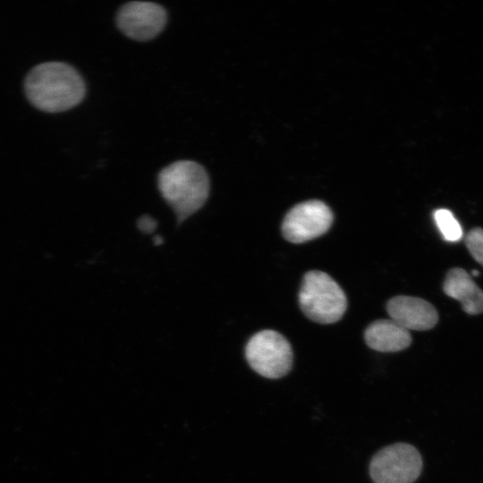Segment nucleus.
Masks as SVG:
<instances>
[{"label":"nucleus","instance_id":"obj_13","mask_svg":"<svg viewBox=\"0 0 483 483\" xmlns=\"http://www.w3.org/2000/svg\"><path fill=\"white\" fill-rule=\"evenodd\" d=\"M156 226L157 222L148 216H143L138 221V227L144 233H152Z\"/></svg>","mask_w":483,"mask_h":483},{"label":"nucleus","instance_id":"obj_9","mask_svg":"<svg viewBox=\"0 0 483 483\" xmlns=\"http://www.w3.org/2000/svg\"><path fill=\"white\" fill-rule=\"evenodd\" d=\"M443 289L446 295L459 301L470 315L483 312V291L464 269L455 267L447 273Z\"/></svg>","mask_w":483,"mask_h":483},{"label":"nucleus","instance_id":"obj_15","mask_svg":"<svg viewBox=\"0 0 483 483\" xmlns=\"http://www.w3.org/2000/svg\"><path fill=\"white\" fill-rule=\"evenodd\" d=\"M479 273L477 270H473L471 273L472 275H479Z\"/></svg>","mask_w":483,"mask_h":483},{"label":"nucleus","instance_id":"obj_10","mask_svg":"<svg viewBox=\"0 0 483 483\" xmlns=\"http://www.w3.org/2000/svg\"><path fill=\"white\" fill-rule=\"evenodd\" d=\"M364 335L369 347L382 352H399L409 347L411 343L410 332L392 319L371 323Z\"/></svg>","mask_w":483,"mask_h":483},{"label":"nucleus","instance_id":"obj_1","mask_svg":"<svg viewBox=\"0 0 483 483\" xmlns=\"http://www.w3.org/2000/svg\"><path fill=\"white\" fill-rule=\"evenodd\" d=\"M24 89L35 107L48 113L74 107L86 93L80 73L62 62H47L32 68L25 78Z\"/></svg>","mask_w":483,"mask_h":483},{"label":"nucleus","instance_id":"obj_6","mask_svg":"<svg viewBox=\"0 0 483 483\" xmlns=\"http://www.w3.org/2000/svg\"><path fill=\"white\" fill-rule=\"evenodd\" d=\"M333 213L320 200H308L294 206L282 224L284 237L293 243L310 241L326 233L333 223Z\"/></svg>","mask_w":483,"mask_h":483},{"label":"nucleus","instance_id":"obj_7","mask_svg":"<svg viewBox=\"0 0 483 483\" xmlns=\"http://www.w3.org/2000/svg\"><path fill=\"white\" fill-rule=\"evenodd\" d=\"M166 20V12L163 6L143 1L123 4L116 16L119 30L138 41H148L157 37L163 30Z\"/></svg>","mask_w":483,"mask_h":483},{"label":"nucleus","instance_id":"obj_2","mask_svg":"<svg viewBox=\"0 0 483 483\" xmlns=\"http://www.w3.org/2000/svg\"><path fill=\"white\" fill-rule=\"evenodd\" d=\"M157 182L163 198L174 209L179 223L198 211L208 197V175L194 161L170 164L160 171Z\"/></svg>","mask_w":483,"mask_h":483},{"label":"nucleus","instance_id":"obj_8","mask_svg":"<svg viewBox=\"0 0 483 483\" xmlns=\"http://www.w3.org/2000/svg\"><path fill=\"white\" fill-rule=\"evenodd\" d=\"M386 310L392 320L406 330L424 331L436 326L438 314L435 307L428 301L411 296H396L392 298Z\"/></svg>","mask_w":483,"mask_h":483},{"label":"nucleus","instance_id":"obj_5","mask_svg":"<svg viewBox=\"0 0 483 483\" xmlns=\"http://www.w3.org/2000/svg\"><path fill=\"white\" fill-rule=\"evenodd\" d=\"M422 469L419 451L397 443L381 449L372 458L369 473L375 483H413Z\"/></svg>","mask_w":483,"mask_h":483},{"label":"nucleus","instance_id":"obj_3","mask_svg":"<svg viewBox=\"0 0 483 483\" xmlns=\"http://www.w3.org/2000/svg\"><path fill=\"white\" fill-rule=\"evenodd\" d=\"M299 303L309 319L321 324L338 321L347 308L345 293L339 284L330 275L318 270L305 274Z\"/></svg>","mask_w":483,"mask_h":483},{"label":"nucleus","instance_id":"obj_4","mask_svg":"<svg viewBox=\"0 0 483 483\" xmlns=\"http://www.w3.org/2000/svg\"><path fill=\"white\" fill-rule=\"evenodd\" d=\"M245 357L253 370L267 378L285 376L293 358L288 340L274 330L255 334L246 344Z\"/></svg>","mask_w":483,"mask_h":483},{"label":"nucleus","instance_id":"obj_12","mask_svg":"<svg viewBox=\"0 0 483 483\" xmlns=\"http://www.w3.org/2000/svg\"><path fill=\"white\" fill-rule=\"evenodd\" d=\"M465 244L474 259L483 266V229H471L465 237Z\"/></svg>","mask_w":483,"mask_h":483},{"label":"nucleus","instance_id":"obj_14","mask_svg":"<svg viewBox=\"0 0 483 483\" xmlns=\"http://www.w3.org/2000/svg\"><path fill=\"white\" fill-rule=\"evenodd\" d=\"M154 242L156 245H159L162 242V239L159 236H157L155 238Z\"/></svg>","mask_w":483,"mask_h":483},{"label":"nucleus","instance_id":"obj_11","mask_svg":"<svg viewBox=\"0 0 483 483\" xmlns=\"http://www.w3.org/2000/svg\"><path fill=\"white\" fill-rule=\"evenodd\" d=\"M433 216L439 232L446 242H455L462 239V226L450 210L439 208L434 212Z\"/></svg>","mask_w":483,"mask_h":483}]
</instances>
